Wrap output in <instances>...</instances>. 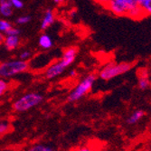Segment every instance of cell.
<instances>
[{
  "instance_id": "cell-1",
  "label": "cell",
  "mask_w": 151,
  "mask_h": 151,
  "mask_svg": "<svg viewBox=\"0 0 151 151\" xmlns=\"http://www.w3.org/2000/svg\"><path fill=\"white\" fill-rule=\"evenodd\" d=\"M104 8L117 17H128L134 20L145 17L137 0H109Z\"/></svg>"
},
{
  "instance_id": "cell-2",
  "label": "cell",
  "mask_w": 151,
  "mask_h": 151,
  "mask_svg": "<svg viewBox=\"0 0 151 151\" xmlns=\"http://www.w3.org/2000/svg\"><path fill=\"white\" fill-rule=\"evenodd\" d=\"M77 49L73 46L66 48L60 60L52 63L45 70L44 75L47 80H52L60 76L76 59Z\"/></svg>"
},
{
  "instance_id": "cell-3",
  "label": "cell",
  "mask_w": 151,
  "mask_h": 151,
  "mask_svg": "<svg viewBox=\"0 0 151 151\" xmlns=\"http://www.w3.org/2000/svg\"><path fill=\"white\" fill-rule=\"evenodd\" d=\"M44 101V96L36 91L27 92L13 102L12 108L16 112L22 113L28 111L41 104Z\"/></svg>"
},
{
  "instance_id": "cell-4",
  "label": "cell",
  "mask_w": 151,
  "mask_h": 151,
  "mask_svg": "<svg viewBox=\"0 0 151 151\" xmlns=\"http://www.w3.org/2000/svg\"><path fill=\"white\" fill-rule=\"evenodd\" d=\"M29 63L21 59L8 60L0 63V77L9 79L25 73L29 69Z\"/></svg>"
},
{
  "instance_id": "cell-5",
  "label": "cell",
  "mask_w": 151,
  "mask_h": 151,
  "mask_svg": "<svg viewBox=\"0 0 151 151\" xmlns=\"http://www.w3.org/2000/svg\"><path fill=\"white\" fill-rule=\"evenodd\" d=\"M132 67L133 64L130 63H109L100 70L99 77L104 81L112 80L117 76L128 73Z\"/></svg>"
},
{
  "instance_id": "cell-6",
  "label": "cell",
  "mask_w": 151,
  "mask_h": 151,
  "mask_svg": "<svg viewBox=\"0 0 151 151\" xmlns=\"http://www.w3.org/2000/svg\"><path fill=\"white\" fill-rule=\"evenodd\" d=\"M96 81V75L93 73H90L82 78L81 81L78 82V84L71 91L68 95V101L70 102H75L81 98L86 96L91 90L94 82Z\"/></svg>"
},
{
  "instance_id": "cell-7",
  "label": "cell",
  "mask_w": 151,
  "mask_h": 151,
  "mask_svg": "<svg viewBox=\"0 0 151 151\" xmlns=\"http://www.w3.org/2000/svg\"><path fill=\"white\" fill-rule=\"evenodd\" d=\"M3 45L8 51H13L20 45L19 35H6Z\"/></svg>"
},
{
  "instance_id": "cell-8",
  "label": "cell",
  "mask_w": 151,
  "mask_h": 151,
  "mask_svg": "<svg viewBox=\"0 0 151 151\" xmlns=\"http://www.w3.org/2000/svg\"><path fill=\"white\" fill-rule=\"evenodd\" d=\"M54 20H55V15H54L53 11L51 9L46 10L43 17L42 22H41V29L42 30L47 29L49 26H51L54 23Z\"/></svg>"
},
{
  "instance_id": "cell-9",
  "label": "cell",
  "mask_w": 151,
  "mask_h": 151,
  "mask_svg": "<svg viewBox=\"0 0 151 151\" xmlns=\"http://www.w3.org/2000/svg\"><path fill=\"white\" fill-rule=\"evenodd\" d=\"M13 14V6L10 0H1L0 1V15L3 17H9Z\"/></svg>"
},
{
  "instance_id": "cell-10",
  "label": "cell",
  "mask_w": 151,
  "mask_h": 151,
  "mask_svg": "<svg viewBox=\"0 0 151 151\" xmlns=\"http://www.w3.org/2000/svg\"><path fill=\"white\" fill-rule=\"evenodd\" d=\"M139 88L140 90H146L149 87V85L151 84L150 80L148 78V71L147 70H142L139 73Z\"/></svg>"
},
{
  "instance_id": "cell-11",
  "label": "cell",
  "mask_w": 151,
  "mask_h": 151,
  "mask_svg": "<svg viewBox=\"0 0 151 151\" xmlns=\"http://www.w3.org/2000/svg\"><path fill=\"white\" fill-rule=\"evenodd\" d=\"M38 45L44 50H49L52 47V40L48 35L43 34L38 39Z\"/></svg>"
},
{
  "instance_id": "cell-12",
  "label": "cell",
  "mask_w": 151,
  "mask_h": 151,
  "mask_svg": "<svg viewBox=\"0 0 151 151\" xmlns=\"http://www.w3.org/2000/svg\"><path fill=\"white\" fill-rule=\"evenodd\" d=\"M145 17L151 16V0H137Z\"/></svg>"
},
{
  "instance_id": "cell-13",
  "label": "cell",
  "mask_w": 151,
  "mask_h": 151,
  "mask_svg": "<svg viewBox=\"0 0 151 151\" xmlns=\"http://www.w3.org/2000/svg\"><path fill=\"white\" fill-rule=\"evenodd\" d=\"M145 116V112L142 109H139V111H136L134 113H132L127 119L128 124H135L139 120H140L143 117Z\"/></svg>"
},
{
  "instance_id": "cell-14",
  "label": "cell",
  "mask_w": 151,
  "mask_h": 151,
  "mask_svg": "<svg viewBox=\"0 0 151 151\" xmlns=\"http://www.w3.org/2000/svg\"><path fill=\"white\" fill-rule=\"evenodd\" d=\"M25 151H54V149L45 144H35L28 147Z\"/></svg>"
},
{
  "instance_id": "cell-15",
  "label": "cell",
  "mask_w": 151,
  "mask_h": 151,
  "mask_svg": "<svg viewBox=\"0 0 151 151\" xmlns=\"http://www.w3.org/2000/svg\"><path fill=\"white\" fill-rule=\"evenodd\" d=\"M13 24L6 19H0V32L4 35H6V33L12 28Z\"/></svg>"
},
{
  "instance_id": "cell-16",
  "label": "cell",
  "mask_w": 151,
  "mask_h": 151,
  "mask_svg": "<svg viewBox=\"0 0 151 151\" xmlns=\"http://www.w3.org/2000/svg\"><path fill=\"white\" fill-rule=\"evenodd\" d=\"M9 87H10L9 82L6 79L0 77V97H2V96H4L7 92Z\"/></svg>"
},
{
  "instance_id": "cell-17",
  "label": "cell",
  "mask_w": 151,
  "mask_h": 151,
  "mask_svg": "<svg viewBox=\"0 0 151 151\" xmlns=\"http://www.w3.org/2000/svg\"><path fill=\"white\" fill-rule=\"evenodd\" d=\"M72 151H99V150L94 145L85 144V145H81V146L73 149Z\"/></svg>"
},
{
  "instance_id": "cell-18",
  "label": "cell",
  "mask_w": 151,
  "mask_h": 151,
  "mask_svg": "<svg viewBox=\"0 0 151 151\" xmlns=\"http://www.w3.org/2000/svg\"><path fill=\"white\" fill-rule=\"evenodd\" d=\"M10 131V124L6 121H0V137L7 134Z\"/></svg>"
},
{
  "instance_id": "cell-19",
  "label": "cell",
  "mask_w": 151,
  "mask_h": 151,
  "mask_svg": "<svg viewBox=\"0 0 151 151\" xmlns=\"http://www.w3.org/2000/svg\"><path fill=\"white\" fill-rule=\"evenodd\" d=\"M32 57V53L30 51L28 50H24L21 53H20V55H19V58L21 60H24V61H28L29 59H31Z\"/></svg>"
},
{
  "instance_id": "cell-20",
  "label": "cell",
  "mask_w": 151,
  "mask_h": 151,
  "mask_svg": "<svg viewBox=\"0 0 151 151\" xmlns=\"http://www.w3.org/2000/svg\"><path fill=\"white\" fill-rule=\"evenodd\" d=\"M31 20V17L29 16H21L17 19V24H28Z\"/></svg>"
},
{
  "instance_id": "cell-21",
  "label": "cell",
  "mask_w": 151,
  "mask_h": 151,
  "mask_svg": "<svg viewBox=\"0 0 151 151\" xmlns=\"http://www.w3.org/2000/svg\"><path fill=\"white\" fill-rule=\"evenodd\" d=\"M10 3H11L13 8L22 9L24 7V2L22 0H10Z\"/></svg>"
},
{
  "instance_id": "cell-22",
  "label": "cell",
  "mask_w": 151,
  "mask_h": 151,
  "mask_svg": "<svg viewBox=\"0 0 151 151\" xmlns=\"http://www.w3.org/2000/svg\"><path fill=\"white\" fill-rule=\"evenodd\" d=\"M7 35H20V31L18 28H17V27H12V28L6 33Z\"/></svg>"
},
{
  "instance_id": "cell-23",
  "label": "cell",
  "mask_w": 151,
  "mask_h": 151,
  "mask_svg": "<svg viewBox=\"0 0 151 151\" xmlns=\"http://www.w3.org/2000/svg\"><path fill=\"white\" fill-rule=\"evenodd\" d=\"M92 1L102 7H105L107 6V4L109 2V0H92Z\"/></svg>"
},
{
  "instance_id": "cell-24",
  "label": "cell",
  "mask_w": 151,
  "mask_h": 151,
  "mask_svg": "<svg viewBox=\"0 0 151 151\" xmlns=\"http://www.w3.org/2000/svg\"><path fill=\"white\" fill-rule=\"evenodd\" d=\"M5 35L3 33L0 32V45H2L4 43V40H5Z\"/></svg>"
},
{
  "instance_id": "cell-25",
  "label": "cell",
  "mask_w": 151,
  "mask_h": 151,
  "mask_svg": "<svg viewBox=\"0 0 151 151\" xmlns=\"http://www.w3.org/2000/svg\"><path fill=\"white\" fill-rule=\"evenodd\" d=\"M53 2L55 3L56 5H61V4L65 2V0H53Z\"/></svg>"
},
{
  "instance_id": "cell-26",
  "label": "cell",
  "mask_w": 151,
  "mask_h": 151,
  "mask_svg": "<svg viewBox=\"0 0 151 151\" xmlns=\"http://www.w3.org/2000/svg\"><path fill=\"white\" fill-rule=\"evenodd\" d=\"M150 73H151V67H150Z\"/></svg>"
},
{
  "instance_id": "cell-27",
  "label": "cell",
  "mask_w": 151,
  "mask_h": 151,
  "mask_svg": "<svg viewBox=\"0 0 151 151\" xmlns=\"http://www.w3.org/2000/svg\"><path fill=\"white\" fill-rule=\"evenodd\" d=\"M0 1H1V0H0Z\"/></svg>"
}]
</instances>
